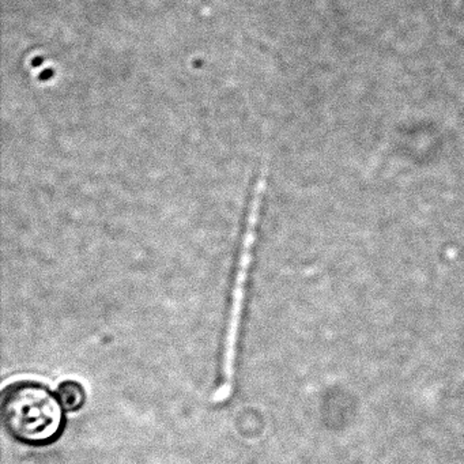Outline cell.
Wrapping results in <instances>:
<instances>
[{
    "label": "cell",
    "mask_w": 464,
    "mask_h": 464,
    "mask_svg": "<svg viewBox=\"0 0 464 464\" xmlns=\"http://www.w3.org/2000/svg\"><path fill=\"white\" fill-rule=\"evenodd\" d=\"M2 420L7 433L21 444L45 447L61 437L64 409L47 385L20 380L2 393Z\"/></svg>",
    "instance_id": "6da1fadb"
},
{
    "label": "cell",
    "mask_w": 464,
    "mask_h": 464,
    "mask_svg": "<svg viewBox=\"0 0 464 464\" xmlns=\"http://www.w3.org/2000/svg\"><path fill=\"white\" fill-rule=\"evenodd\" d=\"M263 195H265V179L260 178L255 183L252 198L249 200L240 252H238L237 267H236L235 281H233L232 297H230L229 319H227L224 352H222L221 384L218 385L213 396V401L217 403L227 401L232 395L238 333H240L244 301H246V286H248L249 273H251L252 259H254Z\"/></svg>",
    "instance_id": "7a4b0ae2"
},
{
    "label": "cell",
    "mask_w": 464,
    "mask_h": 464,
    "mask_svg": "<svg viewBox=\"0 0 464 464\" xmlns=\"http://www.w3.org/2000/svg\"><path fill=\"white\" fill-rule=\"evenodd\" d=\"M58 398L66 411H78L85 404L86 393L80 382L69 380L59 385Z\"/></svg>",
    "instance_id": "3957f363"
}]
</instances>
